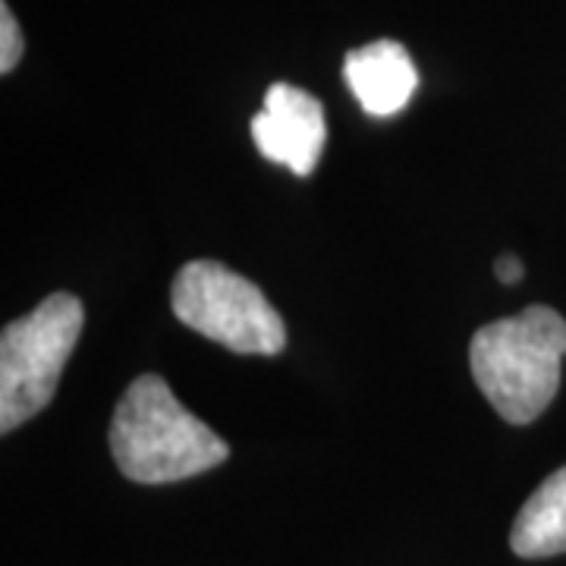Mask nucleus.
<instances>
[{
  "instance_id": "f257e3e1",
  "label": "nucleus",
  "mask_w": 566,
  "mask_h": 566,
  "mask_svg": "<svg viewBox=\"0 0 566 566\" xmlns=\"http://www.w3.org/2000/svg\"><path fill=\"white\" fill-rule=\"evenodd\" d=\"M111 453L126 479L170 485L221 465L230 447L174 397L164 378L142 375L114 409Z\"/></svg>"
},
{
  "instance_id": "f03ea898",
  "label": "nucleus",
  "mask_w": 566,
  "mask_h": 566,
  "mask_svg": "<svg viewBox=\"0 0 566 566\" xmlns=\"http://www.w3.org/2000/svg\"><path fill=\"white\" fill-rule=\"evenodd\" d=\"M564 356L566 322L547 305L485 324L469 344L475 385L513 424L535 422L557 397Z\"/></svg>"
},
{
  "instance_id": "7ed1b4c3",
  "label": "nucleus",
  "mask_w": 566,
  "mask_h": 566,
  "mask_svg": "<svg viewBox=\"0 0 566 566\" xmlns=\"http://www.w3.org/2000/svg\"><path fill=\"white\" fill-rule=\"evenodd\" d=\"M85 308L73 293H51L0 334V431L39 416L54 400L63 365L80 340Z\"/></svg>"
},
{
  "instance_id": "20e7f679",
  "label": "nucleus",
  "mask_w": 566,
  "mask_h": 566,
  "mask_svg": "<svg viewBox=\"0 0 566 566\" xmlns=\"http://www.w3.org/2000/svg\"><path fill=\"white\" fill-rule=\"evenodd\" d=\"M174 315L202 337L243 356H277L286 327L262 290L227 264L199 259L182 264L170 290Z\"/></svg>"
},
{
  "instance_id": "39448f33",
  "label": "nucleus",
  "mask_w": 566,
  "mask_h": 566,
  "mask_svg": "<svg viewBox=\"0 0 566 566\" xmlns=\"http://www.w3.org/2000/svg\"><path fill=\"white\" fill-rule=\"evenodd\" d=\"M252 139L268 161L308 177L322 161L327 139L322 102L300 85L274 82L264 95L262 114L252 117Z\"/></svg>"
},
{
  "instance_id": "423d86ee",
  "label": "nucleus",
  "mask_w": 566,
  "mask_h": 566,
  "mask_svg": "<svg viewBox=\"0 0 566 566\" xmlns=\"http://www.w3.org/2000/svg\"><path fill=\"white\" fill-rule=\"evenodd\" d=\"M344 76L349 92L371 117L400 114L416 95L419 73L400 41L381 39L349 51L344 61Z\"/></svg>"
},
{
  "instance_id": "0eeeda50",
  "label": "nucleus",
  "mask_w": 566,
  "mask_h": 566,
  "mask_svg": "<svg viewBox=\"0 0 566 566\" xmlns=\"http://www.w3.org/2000/svg\"><path fill=\"white\" fill-rule=\"evenodd\" d=\"M510 547L528 560L566 554V465L547 475L516 513Z\"/></svg>"
},
{
  "instance_id": "6e6552de",
  "label": "nucleus",
  "mask_w": 566,
  "mask_h": 566,
  "mask_svg": "<svg viewBox=\"0 0 566 566\" xmlns=\"http://www.w3.org/2000/svg\"><path fill=\"white\" fill-rule=\"evenodd\" d=\"M22 57V32L20 22L13 20L10 7L0 3V73H13Z\"/></svg>"
},
{
  "instance_id": "1a4fd4ad",
  "label": "nucleus",
  "mask_w": 566,
  "mask_h": 566,
  "mask_svg": "<svg viewBox=\"0 0 566 566\" xmlns=\"http://www.w3.org/2000/svg\"><path fill=\"white\" fill-rule=\"evenodd\" d=\"M494 274H497V281L501 283H520L523 281V262L516 259V255H501L497 264H494Z\"/></svg>"
}]
</instances>
